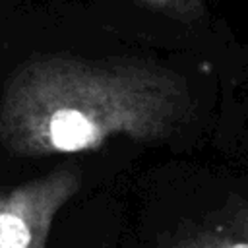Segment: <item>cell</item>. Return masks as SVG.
<instances>
[{"label": "cell", "mask_w": 248, "mask_h": 248, "mask_svg": "<svg viewBox=\"0 0 248 248\" xmlns=\"http://www.w3.org/2000/svg\"><path fill=\"white\" fill-rule=\"evenodd\" d=\"M229 229H231L232 232H236V234L248 238V203L240 205V207L234 211Z\"/></svg>", "instance_id": "5"}, {"label": "cell", "mask_w": 248, "mask_h": 248, "mask_svg": "<svg viewBox=\"0 0 248 248\" xmlns=\"http://www.w3.org/2000/svg\"><path fill=\"white\" fill-rule=\"evenodd\" d=\"M192 114L176 72L138 58L41 56L21 64L0 95V147L16 157L85 153L124 136L159 141Z\"/></svg>", "instance_id": "1"}, {"label": "cell", "mask_w": 248, "mask_h": 248, "mask_svg": "<svg viewBox=\"0 0 248 248\" xmlns=\"http://www.w3.org/2000/svg\"><path fill=\"white\" fill-rule=\"evenodd\" d=\"M165 248H248V238L227 229H188L174 234Z\"/></svg>", "instance_id": "3"}, {"label": "cell", "mask_w": 248, "mask_h": 248, "mask_svg": "<svg viewBox=\"0 0 248 248\" xmlns=\"http://www.w3.org/2000/svg\"><path fill=\"white\" fill-rule=\"evenodd\" d=\"M143 6L182 23H194L207 12L205 0H140Z\"/></svg>", "instance_id": "4"}, {"label": "cell", "mask_w": 248, "mask_h": 248, "mask_svg": "<svg viewBox=\"0 0 248 248\" xmlns=\"http://www.w3.org/2000/svg\"><path fill=\"white\" fill-rule=\"evenodd\" d=\"M78 167H60L43 176L0 190V248H46L58 211L81 190Z\"/></svg>", "instance_id": "2"}]
</instances>
